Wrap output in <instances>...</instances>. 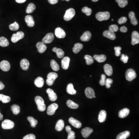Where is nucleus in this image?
Here are the masks:
<instances>
[{"label": "nucleus", "mask_w": 139, "mask_h": 139, "mask_svg": "<svg viewBox=\"0 0 139 139\" xmlns=\"http://www.w3.org/2000/svg\"><path fill=\"white\" fill-rule=\"evenodd\" d=\"M76 14V11L73 8H70L67 10L64 16V19L65 21H68L72 19Z\"/></svg>", "instance_id": "nucleus-3"}, {"label": "nucleus", "mask_w": 139, "mask_h": 139, "mask_svg": "<svg viewBox=\"0 0 139 139\" xmlns=\"http://www.w3.org/2000/svg\"><path fill=\"white\" fill-rule=\"evenodd\" d=\"M55 35L58 38H63L66 36V33L62 29L58 27L55 29Z\"/></svg>", "instance_id": "nucleus-12"}, {"label": "nucleus", "mask_w": 139, "mask_h": 139, "mask_svg": "<svg viewBox=\"0 0 139 139\" xmlns=\"http://www.w3.org/2000/svg\"><path fill=\"white\" fill-rule=\"evenodd\" d=\"M106 76L104 74H102L101 76V79L100 80V85L102 86L105 85V82H106Z\"/></svg>", "instance_id": "nucleus-46"}, {"label": "nucleus", "mask_w": 139, "mask_h": 139, "mask_svg": "<svg viewBox=\"0 0 139 139\" xmlns=\"http://www.w3.org/2000/svg\"><path fill=\"white\" fill-rule=\"evenodd\" d=\"M23 139H36V136L34 134H30L25 136Z\"/></svg>", "instance_id": "nucleus-52"}, {"label": "nucleus", "mask_w": 139, "mask_h": 139, "mask_svg": "<svg viewBox=\"0 0 139 139\" xmlns=\"http://www.w3.org/2000/svg\"><path fill=\"white\" fill-rule=\"evenodd\" d=\"M5 88V85L1 81H0V90H2Z\"/></svg>", "instance_id": "nucleus-55"}, {"label": "nucleus", "mask_w": 139, "mask_h": 139, "mask_svg": "<svg viewBox=\"0 0 139 139\" xmlns=\"http://www.w3.org/2000/svg\"><path fill=\"white\" fill-rule=\"evenodd\" d=\"M65 129L68 133L67 139H75L76 136H75V132L72 131L71 127L70 126H67Z\"/></svg>", "instance_id": "nucleus-23"}, {"label": "nucleus", "mask_w": 139, "mask_h": 139, "mask_svg": "<svg viewBox=\"0 0 139 139\" xmlns=\"http://www.w3.org/2000/svg\"><path fill=\"white\" fill-rule=\"evenodd\" d=\"M130 135V133L129 131H124L119 134L116 137V139H126Z\"/></svg>", "instance_id": "nucleus-32"}, {"label": "nucleus", "mask_w": 139, "mask_h": 139, "mask_svg": "<svg viewBox=\"0 0 139 139\" xmlns=\"http://www.w3.org/2000/svg\"><path fill=\"white\" fill-rule=\"evenodd\" d=\"M96 18L100 21L108 20L110 18V14L109 12H99L96 14Z\"/></svg>", "instance_id": "nucleus-2"}, {"label": "nucleus", "mask_w": 139, "mask_h": 139, "mask_svg": "<svg viewBox=\"0 0 139 139\" xmlns=\"http://www.w3.org/2000/svg\"><path fill=\"white\" fill-rule=\"evenodd\" d=\"M120 7L124 8L128 4L127 0H115Z\"/></svg>", "instance_id": "nucleus-42"}, {"label": "nucleus", "mask_w": 139, "mask_h": 139, "mask_svg": "<svg viewBox=\"0 0 139 139\" xmlns=\"http://www.w3.org/2000/svg\"><path fill=\"white\" fill-rule=\"evenodd\" d=\"M129 17L131 20V23L132 25L134 26H136L138 24L137 20L136 19L135 14L133 12H130L129 14Z\"/></svg>", "instance_id": "nucleus-28"}, {"label": "nucleus", "mask_w": 139, "mask_h": 139, "mask_svg": "<svg viewBox=\"0 0 139 139\" xmlns=\"http://www.w3.org/2000/svg\"><path fill=\"white\" fill-rule=\"evenodd\" d=\"M65 124L63 121L62 120H59L57 122L55 126V129L58 131H61L64 127Z\"/></svg>", "instance_id": "nucleus-31"}, {"label": "nucleus", "mask_w": 139, "mask_h": 139, "mask_svg": "<svg viewBox=\"0 0 139 139\" xmlns=\"http://www.w3.org/2000/svg\"><path fill=\"white\" fill-rule=\"evenodd\" d=\"M118 27L117 25H111L109 27V30L113 32H116L118 31Z\"/></svg>", "instance_id": "nucleus-47"}, {"label": "nucleus", "mask_w": 139, "mask_h": 139, "mask_svg": "<svg viewBox=\"0 0 139 139\" xmlns=\"http://www.w3.org/2000/svg\"><path fill=\"white\" fill-rule=\"evenodd\" d=\"M103 35L105 38H108L111 40H114L116 38L114 33L110 31L106 30L103 32Z\"/></svg>", "instance_id": "nucleus-19"}, {"label": "nucleus", "mask_w": 139, "mask_h": 139, "mask_svg": "<svg viewBox=\"0 0 139 139\" xmlns=\"http://www.w3.org/2000/svg\"><path fill=\"white\" fill-rule=\"evenodd\" d=\"M38 51L40 54L44 53L47 49V47L45 43L42 42H39L36 45Z\"/></svg>", "instance_id": "nucleus-14"}, {"label": "nucleus", "mask_w": 139, "mask_h": 139, "mask_svg": "<svg viewBox=\"0 0 139 139\" xmlns=\"http://www.w3.org/2000/svg\"><path fill=\"white\" fill-rule=\"evenodd\" d=\"M25 36L24 33L22 31H18L16 34H14L11 37L12 42L16 43L20 39H22Z\"/></svg>", "instance_id": "nucleus-7"}, {"label": "nucleus", "mask_w": 139, "mask_h": 139, "mask_svg": "<svg viewBox=\"0 0 139 139\" xmlns=\"http://www.w3.org/2000/svg\"><path fill=\"white\" fill-rule=\"evenodd\" d=\"M104 68L105 74H107L109 76H112L113 73V69L111 65L106 64L104 66Z\"/></svg>", "instance_id": "nucleus-25"}, {"label": "nucleus", "mask_w": 139, "mask_h": 139, "mask_svg": "<svg viewBox=\"0 0 139 139\" xmlns=\"http://www.w3.org/2000/svg\"><path fill=\"white\" fill-rule=\"evenodd\" d=\"M50 65L51 68L54 71H58L60 69L59 65L55 60H52L51 61Z\"/></svg>", "instance_id": "nucleus-38"}, {"label": "nucleus", "mask_w": 139, "mask_h": 139, "mask_svg": "<svg viewBox=\"0 0 139 139\" xmlns=\"http://www.w3.org/2000/svg\"><path fill=\"white\" fill-rule=\"evenodd\" d=\"M11 109L14 115L18 114L20 112V108L17 105L14 104L12 105L11 107Z\"/></svg>", "instance_id": "nucleus-40"}, {"label": "nucleus", "mask_w": 139, "mask_h": 139, "mask_svg": "<svg viewBox=\"0 0 139 139\" xmlns=\"http://www.w3.org/2000/svg\"><path fill=\"white\" fill-rule=\"evenodd\" d=\"M129 57L127 55H125L124 54L121 55V60L123 61L124 63H126L128 61Z\"/></svg>", "instance_id": "nucleus-50"}, {"label": "nucleus", "mask_w": 139, "mask_h": 139, "mask_svg": "<svg viewBox=\"0 0 139 139\" xmlns=\"http://www.w3.org/2000/svg\"><path fill=\"white\" fill-rule=\"evenodd\" d=\"M67 105L68 108L72 109H77L79 108V105L78 104L73 102L70 100H68L67 101Z\"/></svg>", "instance_id": "nucleus-35"}, {"label": "nucleus", "mask_w": 139, "mask_h": 139, "mask_svg": "<svg viewBox=\"0 0 139 139\" xmlns=\"http://www.w3.org/2000/svg\"><path fill=\"white\" fill-rule=\"evenodd\" d=\"M82 12L85 14L87 16H90L91 15L92 13V10L91 9L87 7H83L82 9Z\"/></svg>", "instance_id": "nucleus-45"}, {"label": "nucleus", "mask_w": 139, "mask_h": 139, "mask_svg": "<svg viewBox=\"0 0 139 139\" xmlns=\"http://www.w3.org/2000/svg\"><path fill=\"white\" fill-rule=\"evenodd\" d=\"M113 81L112 79H106L105 85L107 89H109L111 87V85L112 84Z\"/></svg>", "instance_id": "nucleus-48"}, {"label": "nucleus", "mask_w": 139, "mask_h": 139, "mask_svg": "<svg viewBox=\"0 0 139 139\" xmlns=\"http://www.w3.org/2000/svg\"><path fill=\"white\" fill-rule=\"evenodd\" d=\"M19 28V24L16 22H14V23L10 24L9 26V29L11 31H17L18 30Z\"/></svg>", "instance_id": "nucleus-44"}, {"label": "nucleus", "mask_w": 139, "mask_h": 139, "mask_svg": "<svg viewBox=\"0 0 139 139\" xmlns=\"http://www.w3.org/2000/svg\"><path fill=\"white\" fill-rule=\"evenodd\" d=\"M136 77V74L133 69H128L126 72V78L129 81H132Z\"/></svg>", "instance_id": "nucleus-5"}, {"label": "nucleus", "mask_w": 139, "mask_h": 139, "mask_svg": "<svg viewBox=\"0 0 139 139\" xmlns=\"http://www.w3.org/2000/svg\"><path fill=\"white\" fill-rule=\"evenodd\" d=\"M2 127L4 130L13 129L14 126V123L13 121L9 120H5L2 123Z\"/></svg>", "instance_id": "nucleus-6"}, {"label": "nucleus", "mask_w": 139, "mask_h": 139, "mask_svg": "<svg viewBox=\"0 0 139 139\" xmlns=\"http://www.w3.org/2000/svg\"><path fill=\"white\" fill-rule=\"evenodd\" d=\"M52 51L56 53L57 56L59 58H63L64 56L65 53L60 48H57V47H54L52 49Z\"/></svg>", "instance_id": "nucleus-29"}, {"label": "nucleus", "mask_w": 139, "mask_h": 139, "mask_svg": "<svg viewBox=\"0 0 139 139\" xmlns=\"http://www.w3.org/2000/svg\"><path fill=\"white\" fill-rule=\"evenodd\" d=\"M84 58L86 60V62L87 65H90L94 63V59L90 55H85Z\"/></svg>", "instance_id": "nucleus-43"}, {"label": "nucleus", "mask_w": 139, "mask_h": 139, "mask_svg": "<svg viewBox=\"0 0 139 139\" xmlns=\"http://www.w3.org/2000/svg\"><path fill=\"white\" fill-rule=\"evenodd\" d=\"M130 112V110L128 108H125L119 111L118 115L120 118H125L129 115Z\"/></svg>", "instance_id": "nucleus-24"}, {"label": "nucleus", "mask_w": 139, "mask_h": 139, "mask_svg": "<svg viewBox=\"0 0 139 139\" xmlns=\"http://www.w3.org/2000/svg\"><path fill=\"white\" fill-rule=\"evenodd\" d=\"M28 120L30 123L31 126L33 127H35L38 124V121L37 120L35 119L34 117L31 116H28Z\"/></svg>", "instance_id": "nucleus-41"}, {"label": "nucleus", "mask_w": 139, "mask_h": 139, "mask_svg": "<svg viewBox=\"0 0 139 139\" xmlns=\"http://www.w3.org/2000/svg\"><path fill=\"white\" fill-rule=\"evenodd\" d=\"M93 130L90 127H86L83 128L81 131L82 135L84 138H87L92 133Z\"/></svg>", "instance_id": "nucleus-20"}, {"label": "nucleus", "mask_w": 139, "mask_h": 139, "mask_svg": "<svg viewBox=\"0 0 139 139\" xmlns=\"http://www.w3.org/2000/svg\"><path fill=\"white\" fill-rule=\"evenodd\" d=\"M3 118V114H1V112H0V120H2Z\"/></svg>", "instance_id": "nucleus-57"}, {"label": "nucleus", "mask_w": 139, "mask_h": 139, "mask_svg": "<svg viewBox=\"0 0 139 139\" xmlns=\"http://www.w3.org/2000/svg\"><path fill=\"white\" fill-rule=\"evenodd\" d=\"M26 1V0H16V2L18 3H23Z\"/></svg>", "instance_id": "nucleus-56"}, {"label": "nucleus", "mask_w": 139, "mask_h": 139, "mask_svg": "<svg viewBox=\"0 0 139 139\" xmlns=\"http://www.w3.org/2000/svg\"><path fill=\"white\" fill-rule=\"evenodd\" d=\"M36 9V6L33 3H30L28 4L26 9V13L30 14L33 13Z\"/></svg>", "instance_id": "nucleus-37"}, {"label": "nucleus", "mask_w": 139, "mask_h": 139, "mask_svg": "<svg viewBox=\"0 0 139 139\" xmlns=\"http://www.w3.org/2000/svg\"><path fill=\"white\" fill-rule=\"evenodd\" d=\"M58 108V105L57 104L53 103L48 106L47 110V113L48 115H53L55 113V111Z\"/></svg>", "instance_id": "nucleus-8"}, {"label": "nucleus", "mask_w": 139, "mask_h": 139, "mask_svg": "<svg viewBox=\"0 0 139 139\" xmlns=\"http://www.w3.org/2000/svg\"><path fill=\"white\" fill-rule=\"evenodd\" d=\"M35 85L38 88H41L43 87L44 84V80L42 77H39L35 80Z\"/></svg>", "instance_id": "nucleus-27"}, {"label": "nucleus", "mask_w": 139, "mask_h": 139, "mask_svg": "<svg viewBox=\"0 0 139 139\" xmlns=\"http://www.w3.org/2000/svg\"><path fill=\"white\" fill-rule=\"evenodd\" d=\"M58 1V0H48V2L50 4H53V5L57 3Z\"/></svg>", "instance_id": "nucleus-54"}, {"label": "nucleus", "mask_w": 139, "mask_h": 139, "mask_svg": "<svg viewBox=\"0 0 139 139\" xmlns=\"http://www.w3.org/2000/svg\"><path fill=\"white\" fill-rule=\"evenodd\" d=\"M20 66L21 68L24 70H28L29 67V62L28 60L26 59H23L21 60L20 62Z\"/></svg>", "instance_id": "nucleus-21"}, {"label": "nucleus", "mask_w": 139, "mask_h": 139, "mask_svg": "<svg viewBox=\"0 0 139 139\" xmlns=\"http://www.w3.org/2000/svg\"><path fill=\"white\" fill-rule=\"evenodd\" d=\"M62 1H66L68 2V1H70V0H62Z\"/></svg>", "instance_id": "nucleus-59"}, {"label": "nucleus", "mask_w": 139, "mask_h": 139, "mask_svg": "<svg viewBox=\"0 0 139 139\" xmlns=\"http://www.w3.org/2000/svg\"><path fill=\"white\" fill-rule=\"evenodd\" d=\"M92 35L90 32L87 31L84 33L80 37V39L82 41H88L90 40Z\"/></svg>", "instance_id": "nucleus-22"}, {"label": "nucleus", "mask_w": 139, "mask_h": 139, "mask_svg": "<svg viewBox=\"0 0 139 139\" xmlns=\"http://www.w3.org/2000/svg\"><path fill=\"white\" fill-rule=\"evenodd\" d=\"M54 39V35L53 33H48L42 39V42L45 44L51 43Z\"/></svg>", "instance_id": "nucleus-9"}, {"label": "nucleus", "mask_w": 139, "mask_h": 139, "mask_svg": "<svg viewBox=\"0 0 139 139\" xmlns=\"http://www.w3.org/2000/svg\"><path fill=\"white\" fill-rule=\"evenodd\" d=\"M90 77H92V76H90Z\"/></svg>", "instance_id": "nucleus-61"}, {"label": "nucleus", "mask_w": 139, "mask_h": 139, "mask_svg": "<svg viewBox=\"0 0 139 139\" xmlns=\"http://www.w3.org/2000/svg\"><path fill=\"white\" fill-rule=\"evenodd\" d=\"M10 100L11 99L9 96L0 94V101H1L3 103H8L10 102Z\"/></svg>", "instance_id": "nucleus-39"}, {"label": "nucleus", "mask_w": 139, "mask_h": 139, "mask_svg": "<svg viewBox=\"0 0 139 139\" xmlns=\"http://www.w3.org/2000/svg\"><path fill=\"white\" fill-rule=\"evenodd\" d=\"M25 20L27 25L29 27H33L35 25V21L32 16L31 15H27L25 17Z\"/></svg>", "instance_id": "nucleus-17"}, {"label": "nucleus", "mask_w": 139, "mask_h": 139, "mask_svg": "<svg viewBox=\"0 0 139 139\" xmlns=\"http://www.w3.org/2000/svg\"><path fill=\"white\" fill-rule=\"evenodd\" d=\"M9 44V41L6 38L3 36L0 38V46L5 47L8 46Z\"/></svg>", "instance_id": "nucleus-36"}, {"label": "nucleus", "mask_w": 139, "mask_h": 139, "mask_svg": "<svg viewBox=\"0 0 139 139\" xmlns=\"http://www.w3.org/2000/svg\"><path fill=\"white\" fill-rule=\"evenodd\" d=\"M0 68L4 72H7L10 69V64L7 61H3L0 63Z\"/></svg>", "instance_id": "nucleus-10"}, {"label": "nucleus", "mask_w": 139, "mask_h": 139, "mask_svg": "<svg viewBox=\"0 0 139 139\" xmlns=\"http://www.w3.org/2000/svg\"><path fill=\"white\" fill-rule=\"evenodd\" d=\"M35 101L39 111L43 112L46 110V106L45 104L44 100L42 97L39 96H36L35 98Z\"/></svg>", "instance_id": "nucleus-1"}, {"label": "nucleus", "mask_w": 139, "mask_h": 139, "mask_svg": "<svg viewBox=\"0 0 139 139\" xmlns=\"http://www.w3.org/2000/svg\"><path fill=\"white\" fill-rule=\"evenodd\" d=\"M83 45L82 44L80 43H76L74 45V47L73 48V51L76 54H78L82 49Z\"/></svg>", "instance_id": "nucleus-33"}, {"label": "nucleus", "mask_w": 139, "mask_h": 139, "mask_svg": "<svg viewBox=\"0 0 139 139\" xmlns=\"http://www.w3.org/2000/svg\"><path fill=\"white\" fill-rule=\"evenodd\" d=\"M92 1L93 2H97V1H98L99 0H92Z\"/></svg>", "instance_id": "nucleus-58"}, {"label": "nucleus", "mask_w": 139, "mask_h": 139, "mask_svg": "<svg viewBox=\"0 0 139 139\" xmlns=\"http://www.w3.org/2000/svg\"><path fill=\"white\" fill-rule=\"evenodd\" d=\"M46 92L48 94L49 99L51 101H55L57 100V96L53 90L49 88L46 90Z\"/></svg>", "instance_id": "nucleus-11"}, {"label": "nucleus", "mask_w": 139, "mask_h": 139, "mask_svg": "<svg viewBox=\"0 0 139 139\" xmlns=\"http://www.w3.org/2000/svg\"><path fill=\"white\" fill-rule=\"evenodd\" d=\"M139 42V34L137 32L134 31L132 34V41L131 44L134 45L138 44Z\"/></svg>", "instance_id": "nucleus-18"}, {"label": "nucleus", "mask_w": 139, "mask_h": 139, "mask_svg": "<svg viewBox=\"0 0 139 139\" xmlns=\"http://www.w3.org/2000/svg\"><path fill=\"white\" fill-rule=\"evenodd\" d=\"M85 93L86 96L88 98L92 99L93 98H96L95 96V94L94 90L90 87L87 88L85 90Z\"/></svg>", "instance_id": "nucleus-13"}, {"label": "nucleus", "mask_w": 139, "mask_h": 139, "mask_svg": "<svg viewBox=\"0 0 139 139\" xmlns=\"http://www.w3.org/2000/svg\"><path fill=\"white\" fill-rule=\"evenodd\" d=\"M121 31L123 33H126L127 31V29L125 26H122L120 29Z\"/></svg>", "instance_id": "nucleus-53"}, {"label": "nucleus", "mask_w": 139, "mask_h": 139, "mask_svg": "<svg viewBox=\"0 0 139 139\" xmlns=\"http://www.w3.org/2000/svg\"><path fill=\"white\" fill-rule=\"evenodd\" d=\"M94 58L95 60L99 63H102L105 61L106 60V57L104 55H95L94 56Z\"/></svg>", "instance_id": "nucleus-34"}, {"label": "nucleus", "mask_w": 139, "mask_h": 139, "mask_svg": "<svg viewBox=\"0 0 139 139\" xmlns=\"http://www.w3.org/2000/svg\"><path fill=\"white\" fill-rule=\"evenodd\" d=\"M107 113L104 110H102L99 112V115L98 120L100 123H103L106 120Z\"/></svg>", "instance_id": "nucleus-26"}, {"label": "nucleus", "mask_w": 139, "mask_h": 139, "mask_svg": "<svg viewBox=\"0 0 139 139\" xmlns=\"http://www.w3.org/2000/svg\"><path fill=\"white\" fill-rule=\"evenodd\" d=\"M67 92L69 94L75 95L76 94L77 91L74 89L73 85L70 83L68 85L67 88Z\"/></svg>", "instance_id": "nucleus-30"}, {"label": "nucleus", "mask_w": 139, "mask_h": 139, "mask_svg": "<svg viewBox=\"0 0 139 139\" xmlns=\"http://www.w3.org/2000/svg\"><path fill=\"white\" fill-rule=\"evenodd\" d=\"M127 20V19L126 17H121L118 20V23L120 25L124 24L126 22Z\"/></svg>", "instance_id": "nucleus-51"}, {"label": "nucleus", "mask_w": 139, "mask_h": 139, "mask_svg": "<svg viewBox=\"0 0 139 139\" xmlns=\"http://www.w3.org/2000/svg\"><path fill=\"white\" fill-rule=\"evenodd\" d=\"M111 20H112V21H113V20H114V19H112Z\"/></svg>", "instance_id": "nucleus-60"}, {"label": "nucleus", "mask_w": 139, "mask_h": 139, "mask_svg": "<svg viewBox=\"0 0 139 139\" xmlns=\"http://www.w3.org/2000/svg\"><path fill=\"white\" fill-rule=\"evenodd\" d=\"M58 75L56 73L50 72L48 75L46 83L49 86H51L54 84L55 80L57 78Z\"/></svg>", "instance_id": "nucleus-4"}, {"label": "nucleus", "mask_w": 139, "mask_h": 139, "mask_svg": "<svg viewBox=\"0 0 139 139\" xmlns=\"http://www.w3.org/2000/svg\"><path fill=\"white\" fill-rule=\"evenodd\" d=\"M70 61V58L68 57H65L63 58L61 61V67L64 70L68 69Z\"/></svg>", "instance_id": "nucleus-15"}, {"label": "nucleus", "mask_w": 139, "mask_h": 139, "mask_svg": "<svg viewBox=\"0 0 139 139\" xmlns=\"http://www.w3.org/2000/svg\"><path fill=\"white\" fill-rule=\"evenodd\" d=\"M115 51V55L117 57H119L121 55V48L120 46H117L115 47L114 48Z\"/></svg>", "instance_id": "nucleus-49"}, {"label": "nucleus", "mask_w": 139, "mask_h": 139, "mask_svg": "<svg viewBox=\"0 0 139 139\" xmlns=\"http://www.w3.org/2000/svg\"><path fill=\"white\" fill-rule=\"evenodd\" d=\"M69 122L73 127L77 128H80L82 126V123L80 121L76 120L73 117H71L69 118Z\"/></svg>", "instance_id": "nucleus-16"}]
</instances>
